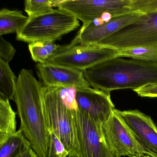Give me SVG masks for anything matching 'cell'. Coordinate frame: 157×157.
Returning <instances> with one entry per match:
<instances>
[{"instance_id":"obj_15","label":"cell","mask_w":157,"mask_h":157,"mask_svg":"<svg viewBox=\"0 0 157 157\" xmlns=\"http://www.w3.org/2000/svg\"><path fill=\"white\" fill-rule=\"evenodd\" d=\"M16 115L10 100L0 98V144L17 132Z\"/></svg>"},{"instance_id":"obj_17","label":"cell","mask_w":157,"mask_h":157,"mask_svg":"<svg viewBox=\"0 0 157 157\" xmlns=\"http://www.w3.org/2000/svg\"><path fill=\"white\" fill-rule=\"evenodd\" d=\"M17 79L9 63L0 59V98L13 100Z\"/></svg>"},{"instance_id":"obj_13","label":"cell","mask_w":157,"mask_h":157,"mask_svg":"<svg viewBox=\"0 0 157 157\" xmlns=\"http://www.w3.org/2000/svg\"><path fill=\"white\" fill-rule=\"evenodd\" d=\"M133 11L115 16L108 22L98 26H82L74 39L72 44L94 45L123 27L134 21L143 14Z\"/></svg>"},{"instance_id":"obj_9","label":"cell","mask_w":157,"mask_h":157,"mask_svg":"<svg viewBox=\"0 0 157 157\" xmlns=\"http://www.w3.org/2000/svg\"><path fill=\"white\" fill-rule=\"evenodd\" d=\"M101 130L105 143L118 157L145 156L143 149L128 127L114 110L107 121L103 124Z\"/></svg>"},{"instance_id":"obj_16","label":"cell","mask_w":157,"mask_h":157,"mask_svg":"<svg viewBox=\"0 0 157 157\" xmlns=\"http://www.w3.org/2000/svg\"><path fill=\"white\" fill-rule=\"evenodd\" d=\"M30 147V142L19 129L0 144V157H18Z\"/></svg>"},{"instance_id":"obj_21","label":"cell","mask_w":157,"mask_h":157,"mask_svg":"<svg viewBox=\"0 0 157 157\" xmlns=\"http://www.w3.org/2000/svg\"><path fill=\"white\" fill-rule=\"evenodd\" d=\"M69 153L60 140L53 132H49L47 157H68Z\"/></svg>"},{"instance_id":"obj_24","label":"cell","mask_w":157,"mask_h":157,"mask_svg":"<svg viewBox=\"0 0 157 157\" xmlns=\"http://www.w3.org/2000/svg\"><path fill=\"white\" fill-rule=\"evenodd\" d=\"M18 157H39L31 147L25 151Z\"/></svg>"},{"instance_id":"obj_3","label":"cell","mask_w":157,"mask_h":157,"mask_svg":"<svg viewBox=\"0 0 157 157\" xmlns=\"http://www.w3.org/2000/svg\"><path fill=\"white\" fill-rule=\"evenodd\" d=\"M79 25L78 20L74 15L58 9L48 13L29 18L23 28L16 33V39L29 44L38 42H55Z\"/></svg>"},{"instance_id":"obj_6","label":"cell","mask_w":157,"mask_h":157,"mask_svg":"<svg viewBox=\"0 0 157 157\" xmlns=\"http://www.w3.org/2000/svg\"><path fill=\"white\" fill-rule=\"evenodd\" d=\"M117 54V50L98 45L70 44L60 46L45 64L84 71L100 62L116 57Z\"/></svg>"},{"instance_id":"obj_19","label":"cell","mask_w":157,"mask_h":157,"mask_svg":"<svg viewBox=\"0 0 157 157\" xmlns=\"http://www.w3.org/2000/svg\"><path fill=\"white\" fill-rule=\"evenodd\" d=\"M60 46L52 41L38 42L29 44L28 48L33 60L44 64Z\"/></svg>"},{"instance_id":"obj_2","label":"cell","mask_w":157,"mask_h":157,"mask_svg":"<svg viewBox=\"0 0 157 157\" xmlns=\"http://www.w3.org/2000/svg\"><path fill=\"white\" fill-rule=\"evenodd\" d=\"M84 75L94 89L108 93L123 89L134 90L157 83V63L113 58L87 69Z\"/></svg>"},{"instance_id":"obj_1","label":"cell","mask_w":157,"mask_h":157,"mask_svg":"<svg viewBox=\"0 0 157 157\" xmlns=\"http://www.w3.org/2000/svg\"><path fill=\"white\" fill-rule=\"evenodd\" d=\"M44 85L31 70L22 69L17 78L13 101L21 121L20 130L39 157H47L49 132L44 110Z\"/></svg>"},{"instance_id":"obj_12","label":"cell","mask_w":157,"mask_h":157,"mask_svg":"<svg viewBox=\"0 0 157 157\" xmlns=\"http://www.w3.org/2000/svg\"><path fill=\"white\" fill-rule=\"evenodd\" d=\"M36 68L44 86L76 89L90 87L82 71L45 63H37Z\"/></svg>"},{"instance_id":"obj_20","label":"cell","mask_w":157,"mask_h":157,"mask_svg":"<svg viewBox=\"0 0 157 157\" xmlns=\"http://www.w3.org/2000/svg\"><path fill=\"white\" fill-rule=\"evenodd\" d=\"M54 1L52 0H26L25 1V11L29 18L43 15L54 10Z\"/></svg>"},{"instance_id":"obj_10","label":"cell","mask_w":157,"mask_h":157,"mask_svg":"<svg viewBox=\"0 0 157 157\" xmlns=\"http://www.w3.org/2000/svg\"><path fill=\"white\" fill-rule=\"evenodd\" d=\"M114 111L128 127L145 156L157 157V127L151 118L138 110Z\"/></svg>"},{"instance_id":"obj_11","label":"cell","mask_w":157,"mask_h":157,"mask_svg":"<svg viewBox=\"0 0 157 157\" xmlns=\"http://www.w3.org/2000/svg\"><path fill=\"white\" fill-rule=\"evenodd\" d=\"M76 100L79 109L101 127L115 109L110 93L91 87L76 89Z\"/></svg>"},{"instance_id":"obj_5","label":"cell","mask_w":157,"mask_h":157,"mask_svg":"<svg viewBox=\"0 0 157 157\" xmlns=\"http://www.w3.org/2000/svg\"><path fill=\"white\" fill-rule=\"evenodd\" d=\"M96 45L117 50L157 45V11L143 13Z\"/></svg>"},{"instance_id":"obj_18","label":"cell","mask_w":157,"mask_h":157,"mask_svg":"<svg viewBox=\"0 0 157 157\" xmlns=\"http://www.w3.org/2000/svg\"><path fill=\"white\" fill-rule=\"evenodd\" d=\"M116 58H129L132 59L157 63V45L117 50V56Z\"/></svg>"},{"instance_id":"obj_7","label":"cell","mask_w":157,"mask_h":157,"mask_svg":"<svg viewBox=\"0 0 157 157\" xmlns=\"http://www.w3.org/2000/svg\"><path fill=\"white\" fill-rule=\"evenodd\" d=\"M76 157H119L105 143L99 126L79 109L73 113Z\"/></svg>"},{"instance_id":"obj_14","label":"cell","mask_w":157,"mask_h":157,"mask_svg":"<svg viewBox=\"0 0 157 157\" xmlns=\"http://www.w3.org/2000/svg\"><path fill=\"white\" fill-rule=\"evenodd\" d=\"M21 11L2 9L0 11V36L18 33L29 21Z\"/></svg>"},{"instance_id":"obj_4","label":"cell","mask_w":157,"mask_h":157,"mask_svg":"<svg viewBox=\"0 0 157 157\" xmlns=\"http://www.w3.org/2000/svg\"><path fill=\"white\" fill-rule=\"evenodd\" d=\"M43 98L49 132L54 133L64 144L69 153L68 157H76L74 112L61 98L59 87L44 86Z\"/></svg>"},{"instance_id":"obj_23","label":"cell","mask_w":157,"mask_h":157,"mask_svg":"<svg viewBox=\"0 0 157 157\" xmlns=\"http://www.w3.org/2000/svg\"><path fill=\"white\" fill-rule=\"evenodd\" d=\"M133 91L141 97L157 98V83L148 84Z\"/></svg>"},{"instance_id":"obj_22","label":"cell","mask_w":157,"mask_h":157,"mask_svg":"<svg viewBox=\"0 0 157 157\" xmlns=\"http://www.w3.org/2000/svg\"><path fill=\"white\" fill-rule=\"evenodd\" d=\"M16 50L10 42L0 36V59L9 63L13 58Z\"/></svg>"},{"instance_id":"obj_25","label":"cell","mask_w":157,"mask_h":157,"mask_svg":"<svg viewBox=\"0 0 157 157\" xmlns=\"http://www.w3.org/2000/svg\"><path fill=\"white\" fill-rule=\"evenodd\" d=\"M142 157H150V156H144Z\"/></svg>"},{"instance_id":"obj_8","label":"cell","mask_w":157,"mask_h":157,"mask_svg":"<svg viewBox=\"0 0 157 157\" xmlns=\"http://www.w3.org/2000/svg\"><path fill=\"white\" fill-rule=\"evenodd\" d=\"M130 2L131 0H59L54 1V6L74 15L84 27L106 13L115 17L133 11Z\"/></svg>"}]
</instances>
